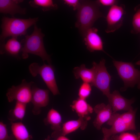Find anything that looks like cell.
Masks as SVG:
<instances>
[{"label": "cell", "instance_id": "obj_1", "mask_svg": "<svg viewBox=\"0 0 140 140\" xmlns=\"http://www.w3.org/2000/svg\"><path fill=\"white\" fill-rule=\"evenodd\" d=\"M81 5L78 10L75 27L82 37L92 26L95 21L103 15L99 9L96 1H80Z\"/></svg>", "mask_w": 140, "mask_h": 140}, {"label": "cell", "instance_id": "obj_2", "mask_svg": "<svg viewBox=\"0 0 140 140\" xmlns=\"http://www.w3.org/2000/svg\"><path fill=\"white\" fill-rule=\"evenodd\" d=\"M45 36L41 29L35 24L32 33L25 36V38L21 41L23 43L21 50L23 59H27L29 54H31L40 57L44 62L46 61L48 64H51L50 56L47 53L44 46L43 39Z\"/></svg>", "mask_w": 140, "mask_h": 140}, {"label": "cell", "instance_id": "obj_3", "mask_svg": "<svg viewBox=\"0 0 140 140\" xmlns=\"http://www.w3.org/2000/svg\"><path fill=\"white\" fill-rule=\"evenodd\" d=\"M38 20V17L23 19L3 17L1 19V43H5V39L8 37L17 38L19 36L27 35V29Z\"/></svg>", "mask_w": 140, "mask_h": 140}, {"label": "cell", "instance_id": "obj_4", "mask_svg": "<svg viewBox=\"0 0 140 140\" xmlns=\"http://www.w3.org/2000/svg\"><path fill=\"white\" fill-rule=\"evenodd\" d=\"M118 75L124 83V86L120 90L125 91L129 87H133L137 85L140 89V70L135 68L131 62L113 60Z\"/></svg>", "mask_w": 140, "mask_h": 140}, {"label": "cell", "instance_id": "obj_5", "mask_svg": "<svg viewBox=\"0 0 140 140\" xmlns=\"http://www.w3.org/2000/svg\"><path fill=\"white\" fill-rule=\"evenodd\" d=\"M29 72L33 77L40 75L47 87L54 95L60 94L54 75L55 69L51 64L44 63L42 66L36 62L31 64L29 67Z\"/></svg>", "mask_w": 140, "mask_h": 140}, {"label": "cell", "instance_id": "obj_6", "mask_svg": "<svg viewBox=\"0 0 140 140\" xmlns=\"http://www.w3.org/2000/svg\"><path fill=\"white\" fill-rule=\"evenodd\" d=\"M105 62V60L103 59L99 63L95 62L93 63L95 75L93 80L90 85L99 89L107 97L110 93V86L111 76L107 71Z\"/></svg>", "mask_w": 140, "mask_h": 140}, {"label": "cell", "instance_id": "obj_7", "mask_svg": "<svg viewBox=\"0 0 140 140\" xmlns=\"http://www.w3.org/2000/svg\"><path fill=\"white\" fill-rule=\"evenodd\" d=\"M34 82H27L26 80H22L20 85H13L8 89L6 96L9 102L14 100L27 104L31 102L32 98L31 86Z\"/></svg>", "mask_w": 140, "mask_h": 140}, {"label": "cell", "instance_id": "obj_8", "mask_svg": "<svg viewBox=\"0 0 140 140\" xmlns=\"http://www.w3.org/2000/svg\"><path fill=\"white\" fill-rule=\"evenodd\" d=\"M125 14L124 5L117 4L111 6L106 17L107 27L106 32L108 33L113 32L119 29L123 24Z\"/></svg>", "mask_w": 140, "mask_h": 140}, {"label": "cell", "instance_id": "obj_9", "mask_svg": "<svg viewBox=\"0 0 140 140\" xmlns=\"http://www.w3.org/2000/svg\"><path fill=\"white\" fill-rule=\"evenodd\" d=\"M108 125L111 126L109 129L102 128L103 137L107 139L118 133H121L128 130H133L132 129L123 119L121 114L113 113L110 120L107 122Z\"/></svg>", "mask_w": 140, "mask_h": 140}, {"label": "cell", "instance_id": "obj_10", "mask_svg": "<svg viewBox=\"0 0 140 140\" xmlns=\"http://www.w3.org/2000/svg\"><path fill=\"white\" fill-rule=\"evenodd\" d=\"M32 98L31 102L33 105L32 112L37 115L41 112V108L45 107L49 102V90L40 88L33 84L32 87Z\"/></svg>", "mask_w": 140, "mask_h": 140}, {"label": "cell", "instance_id": "obj_11", "mask_svg": "<svg viewBox=\"0 0 140 140\" xmlns=\"http://www.w3.org/2000/svg\"><path fill=\"white\" fill-rule=\"evenodd\" d=\"M107 98L113 113L120 110L128 111L133 109L131 105L135 102V99L125 98L120 94L118 90L113 91Z\"/></svg>", "mask_w": 140, "mask_h": 140}, {"label": "cell", "instance_id": "obj_12", "mask_svg": "<svg viewBox=\"0 0 140 140\" xmlns=\"http://www.w3.org/2000/svg\"><path fill=\"white\" fill-rule=\"evenodd\" d=\"M97 29L92 27L89 29L83 37L87 49L91 52L102 51L107 54L103 48V42L97 33Z\"/></svg>", "mask_w": 140, "mask_h": 140}, {"label": "cell", "instance_id": "obj_13", "mask_svg": "<svg viewBox=\"0 0 140 140\" xmlns=\"http://www.w3.org/2000/svg\"><path fill=\"white\" fill-rule=\"evenodd\" d=\"M93 110L96 115L93 125L97 129L100 130L102 125L108 121L112 116L113 112L111 107L109 103L106 105L102 103L95 105Z\"/></svg>", "mask_w": 140, "mask_h": 140}, {"label": "cell", "instance_id": "obj_14", "mask_svg": "<svg viewBox=\"0 0 140 140\" xmlns=\"http://www.w3.org/2000/svg\"><path fill=\"white\" fill-rule=\"evenodd\" d=\"M88 121L80 117L75 120H70L65 122L62 125L60 130L58 132H53L51 137L59 135L65 136L72 133L79 129L84 130L86 129L88 125Z\"/></svg>", "mask_w": 140, "mask_h": 140}, {"label": "cell", "instance_id": "obj_15", "mask_svg": "<svg viewBox=\"0 0 140 140\" xmlns=\"http://www.w3.org/2000/svg\"><path fill=\"white\" fill-rule=\"evenodd\" d=\"M23 0H0V12L4 14H9L13 17L15 14L18 13L25 15L26 13V8H22L19 4Z\"/></svg>", "mask_w": 140, "mask_h": 140}, {"label": "cell", "instance_id": "obj_16", "mask_svg": "<svg viewBox=\"0 0 140 140\" xmlns=\"http://www.w3.org/2000/svg\"><path fill=\"white\" fill-rule=\"evenodd\" d=\"M70 106L79 117L87 121L90 119V115L93 112V108L87 102L86 100L79 97L73 101Z\"/></svg>", "mask_w": 140, "mask_h": 140}, {"label": "cell", "instance_id": "obj_17", "mask_svg": "<svg viewBox=\"0 0 140 140\" xmlns=\"http://www.w3.org/2000/svg\"><path fill=\"white\" fill-rule=\"evenodd\" d=\"M21 43L17 40V38L12 37L6 43H1V54L6 53L20 59L19 53L22 48Z\"/></svg>", "mask_w": 140, "mask_h": 140}, {"label": "cell", "instance_id": "obj_18", "mask_svg": "<svg viewBox=\"0 0 140 140\" xmlns=\"http://www.w3.org/2000/svg\"><path fill=\"white\" fill-rule=\"evenodd\" d=\"M46 125H49L53 132L60 131L61 129L62 122V116L57 110L52 108L48 111L46 117L43 120Z\"/></svg>", "mask_w": 140, "mask_h": 140}, {"label": "cell", "instance_id": "obj_19", "mask_svg": "<svg viewBox=\"0 0 140 140\" xmlns=\"http://www.w3.org/2000/svg\"><path fill=\"white\" fill-rule=\"evenodd\" d=\"M73 72L76 79L80 78L83 82L91 84L93 80L95 71L93 66L90 69L87 68L85 65L83 64L79 67H75Z\"/></svg>", "mask_w": 140, "mask_h": 140}, {"label": "cell", "instance_id": "obj_20", "mask_svg": "<svg viewBox=\"0 0 140 140\" xmlns=\"http://www.w3.org/2000/svg\"><path fill=\"white\" fill-rule=\"evenodd\" d=\"M11 129L16 140H31L33 139L25 125L22 122H11Z\"/></svg>", "mask_w": 140, "mask_h": 140}, {"label": "cell", "instance_id": "obj_21", "mask_svg": "<svg viewBox=\"0 0 140 140\" xmlns=\"http://www.w3.org/2000/svg\"><path fill=\"white\" fill-rule=\"evenodd\" d=\"M26 105V104L16 101L14 108L9 112L8 119L11 122L17 120L22 121L25 115Z\"/></svg>", "mask_w": 140, "mask_h": 140}, {"label": "cell", "instance_id": "obj_22", "mask_svg": "<svg viewBox=\"0 0 140 140\" xmlns=\"http://www.w3.org/2000/svg\"><path fill=\"white\" fill-rule=\"evenodd\" d=\"M29 3L32 7L40 8L44 12L51 10H55L58 8V5L54 3L52 0H33L30 1Z\"/></svg>", "mask_w": 140, "mask_h": 140}, {"label": "cell", "instance_id": "obj_23", "mask_svg": "<svg viewBox=\"0 0 140 140\" xmlns=\"http://www.w3.org/2000/svg\"><path fill=\"white\" fill-rule=\"evenodd\" d=\"M91 86L90 84L83 82L81 85L79 89L78 95L79 97L86 100L91 94Z\"/></svg>", "mask_w": 140, "mask_h": 140}, {"label": "cell", "instance_id": "obj_24", "mask_svg": "<svg viewBox=\"0 0 140 140\" xmlns=\"http://www.w3.org/2000/svg\"><path fill=\"white\" fill-rule=\"evenodd\" d=\"M113 140H140V132L133 134L124 132L119 135L112 136Z\"/></svg>", "mask_w": 140, "mask_h": 140}, {"label": "cell", "instance_id": "obj_25", "mask_svg": "<svg viewBox=\"0 0 140 140\" xmlns=\"http://www.w3.org/2000/svg\"><path fill=\"white\" fill-rule=\"evenodd\" d=\"M135 13L132 19L133 32L138 33L140 32V5L136 9Z\"/></svg>", "mask_w": 140, "mask_h": 140}, {"label": "cell", "instance_id": "obj_26", "mask_svg": "<svg viewBox=\"0 0 140 140\" xmlns=\"http://www.w3.org/2000/svg\"><path fill=\"white\" fill-rule=\"evenodd\" d=\"M0 140H16L12 134L9 135L6 125L0 122Z\"/></svg>", "mask_w": 140, "mask_h": 140}, {"label": "cell", "instance_id": "obj_27", "mask_svg": "<svg viewBox=\"0 0 140 140\" xmlns=\"http://www.w3.org/2000/svg\"><path fill=\"white\" fill-rule=\"evenodd\" d=\"M63 1L65 4L73 7L74 10H78L81 5L80 1L78 0H64Z\"/></svg>", "mask_w": 140, "mask_h": 140}, {"label": "cell", "instance_id": "obj_28", "mask_svg": "<svg viewBox=\"0 0 140 140\" xmlns=\"http://www.w3.org/2000/svg\"><path fill=\"white\" fill-rule=\"evenodd\" d=\"M99 5L111 6L117 5L118 1L116 0H99L96 1Z\"/></svg>", "mask_w": 140, "mask_h": 140}, {"label": "cell", "instance_id": "obj_29", "mask_svg": "<svg viewBox=\"0 0 140 140\" xmlns=\"http://www.w3.org/2000/svg\"><path fill=\"white\" fill-rule=\"evenodd\" d=\"M53 138H54V140H70L66 136L62 135H59L56 136Z\"/></svg>", "mask_w": 140, "mask_h": 140}, {"label": "cell", "instance_id": "obj_30", "mask_svg": "<svg viewBox=\"0 0 140 140\" xmlns=\"http://www.w3.org/2000/svg\"><path fill=\"white\" fill-rule=\"evenodd\" d=\"M135 64L140 66V60L136 62L135 63Z\"/></svg>", "mask_w": 140, "mask_h": 140}, {"label": "cell", "instance_id": "obj_31", "mask_svg": "<svg viewBox=\"0 0 140 140\" xmlns=\"http://www.w3.org/2000/svg\"><path fill=\"white\" fill-rule=\"evenodd\" d=\"M50 137L49 135L45 139V140H50Z\"/></svg>", "mask_w": 140, "mask_h": 140}, {"label": "cell", "instance_id": "obj_32", "mask_svg": "<svg viewBox=\"0 0 140 140\" xmlns=\"http://www.w3.org/2000/svg\"><path fill=\"white\" fill-rule=\"evenodd\" d=\"M102 140H113L112 139H110V138L107 139L103 137Z\"/></svg>", "mask_w": 140, "mask_h": 140}, {"label": "cell", "instance_id": "obj_33", "mask_svg": "<svg viewBox=\"0 0 140 140\" xmlns=\"http://www.w3.org/2000/svg\"></svg>", "mask_w": 140, "mask_h": 140}]
</instances>
